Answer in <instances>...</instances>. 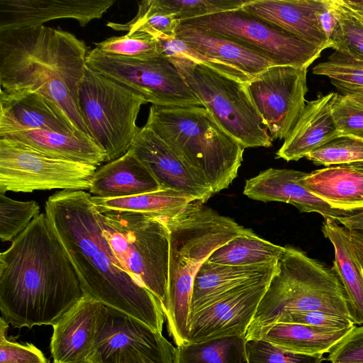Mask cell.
Here are the masks:
<instances>
[{"instance_id":"1","label":"cell","mask_w":363,"mask_h":363,"mask_svg":"<svg viewBox=\"0 0 363 363\" xmlns=\"http://www.w3.org/2000/svg\"><path fill=\"white\" fill-rule=\"evenodd\" d=\"M45 213L77 274L84 296L162 333L165 318L162 303L113 255L91 194L82 190L57 191L45 201Z\"/></svg>"},{"instance_id":"2","label":"cell","mask_w":363,"mask_h":363,"mask_svg":"<svg viewBox=\"0 0 363 363\" xmlns=\"http://www.w3.org/2000/svg\"><path fill=\"white\" fill-rule=\"evenodd\" d=\"M83 296L45 213L1 252L0 310L13 327L53 325Z\"/></svg>"},{"instance_id":"3","label":"cell","mask_w":363,"mask_h":363,"mask_svg":"<svg viewBox=\"0 0 363 363\" xmlns=\"http://www.w3.org/2000/svg\"><path fill=\"white\" fill-rule=\"evenodd\" d=\"M87 52L82 40L61 29L41 26L0 32V91L43 95L79 134L91 137L79 105Z\"/></svg>"},{"instance_id":"4","label":"cell","mask_w":363,"mask_h":363,"mask_svg":"<svg viewBox=\"0 0 363 363\" xmlns=\"http://www.w3.org/2000/svg\"><path fill=\"white\" fill-rule=\"evenodd\" d=\"M164 223L169 230V257L162 307L169 335L179 346L186 342L192 287L199 269L216 249L252 230L197 201Z\"/></svg>"},{"instance_id":"5","label":"cell","mask_w":363,"mask_h":363,"mask_svg":"<svg viewBox=\"0 0 363 363\" xmlns=\"http://www.w3.org/2000/svg\"><path fill=\"white\" fill-rule=\"evenodd\" d=\"M144 126L163 140L214 194L236 178L245 148L203 106L152 105Z\"/></svg>"},{"instance_id":"6","label":"cell","mask_w":363,"mask_h":363,"mask_svg":"<svg viewBox=\"0 0 363 363\" xmlns=\"http://www.w3.org/2000/svg\"><path fill=\"white\" fill-rule=\"evenodd\" d=\"M307 311H325L352 321L346 291L333 267L287 246L247 330L272 324L283 313Z\"/></svg>"},{"instance_id":"7","label":"cell","mask_w":363,"mask_h":363,"mask_svg":"<svg viewBox=\"0 0 363 363\" xmlns=\"http://www.w3.org/2000/svg\"><path fill=\"white\" fill-rule=\"evenodd\" d=\"M99 216L104 236L123 269L162 303L167 294L169 257V230L166 224L134 212L99 211Z\"/></svg>"},{"instance_id":"8","label":"cell","mask_w":363,"mask_h":363,"mask_svg":"<svg viewBox=\"0 0 363 363\" xmlns=\"http://www.w3.org/2000/svg\"><path fill=\"white\" fill-rule=\"evenodd\" d=\"M145 99L128 86L86 67L79 88V110L93 140L110 162L123 155L140 130Z\"/></svg>"},{"instance_id":"9","label":"cell","mask_w":363,"mask_h":363,"mask_svg":"<svg viewBox=\"0 0 363 363\" xmlns=\"http://www.w3.org/2000/svg\"><path fill=\"white\" fill-rule=\"evenodd\" d=\"M218 125L245 148L272 145L246 84L203 65H175Z\"/></svg>"},{"instance_id":"10","label":"cell","mask_w":363,"mask_h":363,"mask_svg":"<svg viewBox=\"0 0 363 363\" xmlns=\"http://www.w3.org/2000/svg\"><path fill=\"white\" fill-rule=\"evenodd\" d=\"M232 40L274 66L308 68L324 49L241 9L179 21Z\"/></svg>"},{"instance_id":"11","label":"cell","mask_w":363,"mask_h":363,"mask_svg":"<svg viewBox=\"0 0 363 363\" xmlns=\"http://www.w3.org/2000/svg\"><path fill=\"white\" fill-rule=\"evenodd\" d=\"M98 167L48 156L0 138V194L39 190H89Z\"/></svg>"},{"instance_id":"12","label":"cell","mask_w":363,"mask_h":363,"mask_svg":"<svg viewBox=\"0 0 363 363\" xmlns=\"http://www.w3.org/2000/svg\"><path fill=\"white\" fill-rule=\"evenodd\" d=\"M86 65L162 106H203L175 65L164 55L147 60L88 50Z\"/></svg>"},{"instance_id":"13","label":"cell","mask_w":363,"mask_h":363,"mask_svg":"<svg viewBox=\"0 0 363 363\" xmlns=\"http://www.w3.org/2000/svg\"><path fill=\"white\" fill-rule=\"evenodd\" d=\"M176 347L142 321L101 303L88 360L94 363H174Z\"/></svg>"},{"instance_id":"14","label":"cell","mask_w":363,"mask_h":363,"mask_svg":"<svg viewBox=\"0 0 363 363\" xmlns=\"http://www.w3.org/2000/svg\"><path fill=\"white\" fill-rule=\"evenodd\" d=\"M307 69L272 66L246 84L272 141L288 136L306 104Z\"/></svg>"},{"instance_id":"15","label":"cell","mask_w":363,"mask_h":363,"mask_svg":"<svg viewBox=\"0 0 363 363\" xmlns=\"http://www.w3.org/2000/svg\"><path fill=\"white\" fill-rule=\"evenodd\" d=\"M269 281L238 289L191 313L186 343L246 335Z\"/></svg>"},{"instance_id":"16","label":"cell","mask_w":363,"mask_h":363,"mask_svg":"<svg viewBox=\"0 0 363 363\" xmlns=\"http://www.w3.org/2000/svg\"><path fill=\"white\" fill-rule=\"evenodd\" d=\"M130 147L161 189L182 192L202 203L214 194L210 186L150 128H140Z\"/></svg>"},{"instance_id":"17","label":"cell","mask_w":363,"mask_h":363,"mask_svg":"<svg viewBox=\"0 0 363 363\" xmlns=\"http://www.w3.org/2000/svg\"><path fill=\"white\" fill-rule=\"evenodd\" d=\"M114 0H0V32L43 26L71 18L82 27L101 18Z\"/></svg>"},{"instance_id":"18","label":"cell","mask_w":363,"mask_h":363,"mask_svg":"<svg viewBox=\"0 0 363 363\" xmlns=\"http://www.w3.org/2000/svg\"><path fill=\"white\" fill-rule=\"evenodd\" d=\"M307 174L294 169L269 168L246 180L243 193L254 200L290 203L300 212L318 213L325 219L337 220L354 213L333 208L311 193L301 182Z\"/></svg>"},{"instance_id":"19","label":"cell","mask_w":363,"mask_h":363,"mask_svg":"<svg viewBox=\"0 0 363 363\" xmlns=\"http://www.w3.org/2000/svg\"><path fill=\"white\" fill-rule=\"evenodd\" d=\"M29 130L82 136L57 106L43 95L35 92L0 91V135Z\"/></svg>"},{"instance_id":"20","label":"cell","mask_w":363,"mask_h":363,"mask_svg":"<svg viewBox=\"0 0 363 363\" xmlns=\"http://www.w3.org/2000/svg\"><path fill=\"white\" fill-rule=\"evenodd\" d=\"M277 268V263L234 266L205 261L194 279L190 314L238 289L271 280Z\"/></svg>"},{"instance_id":"21","label":"cell","mask_w":363,"mask_h":363,"mask_svg":"<svg viewBox=\"0 0 363 363\" xmlns=\"http://www.w3.org/2000/svg\"><path fill=\"white\" fill-rule=\"evenodd\" d=\"M101 306V303L84 296L52 325L50 350L53 363H75L88 359Z\"/></svg>"},{"instance_id":"22","label":"cell","mask_w":363,"mask_h":363,"mask_svg":"<svg viewBox=\"0 0 363 363\" xmlns=\"http://www.w3.org/2000/svg\"><path fill=\"white\" fill-rule=\"evenodd\" d=\"M322 4L323 0H248L242 9L325 50L331 45L318 21Z\"/></svg>"},{"instance_id":"23","label":"cell","mask_w":363,"mask_h":363,"mask_svg":"<svg viewBox=\"0 0 363 363\" xmlns=\"http://www.w3.org/2000/svg\"><path fill=\"white\" fill-rule=\"evenodd\" d=\"M335 92L308 101L294 128L276 153L277 158L297 161L340 135L331 112Z\"/></svg>"},{"instance_id":"24","label":"cell","mask_w":363,"mask_h":363,"mask_svg":"<svg viewBox=\"0 0 363 363\" xmlns=\"http://www.w3.org/2000/svg\"><path fill=\"white\" fill-rule=\"evenodd\" d=\"M176 36L205 56L230 69L245 84L274 66L269 60L232 40L200 29L179 23Z\"/></svg>"},{"instance_id":"25","label":"cell","mask_w":363,"mask_h":363,"mask_svg":"<svg viewBox=\"0 0 363 363\" xmlns=\"http://www.w3.org/2000/svg\"><path fill=\"white\" fill-rule=\"evenodd\" d=\"M161 189L157 181L134 150L97 167L89 189L101 198H121Z\"/></svg>"},{"instance_id":"26","label":"cell","mask_w":363,"mask_h":363,"mask_svg":"<svg viewBox=\"0 0 363 363\" xmlns=\"http://www.w3.org/2000/svg\"><path fill=\"white\" fill-rule=\"evenodd\" d=\"M301 182L333 208L363 210V162L317 169L308 173Z\"/></svg>"},{"instance_id":"27","label":"cell","mask_w":363,"mask_h":363,"mask_svg":"<svg viewBox=\"0 0 363 363\" xmlns=\"http://www.w3.org/2000/svg\"><path fill=\"white\" fill-rule=\"evenodd\" d=\"M354 328L332 331L303 324L276 323L248 330L246 339L262 340L294 353L324 354Z\"/></svg>"},{"instance_id":"28","label":"cell","mask_w":363,"mask_h":363,"mask_svg":"<svg viewBox=\"0 0 363 363\" xmlns=\"http://www.w3.org/2000/svg\"><path fill=\"white\" fill-rule=\"evenodd\" d=\"M50 157L99 167L106 152L89 136L63 134L45 130H21L1 135Z\"/></svg>"},{"instance_id":"29","label":"cell","mask_w":363,"mask_h":363,"mask_svg":"<svg viewBox=\"0 0 363 363\" xmlns=\"http://www.w3.org/2000/svg\"><path fill=\"white\" fill-rule=\"evenodd\" d=\"M323 235L332 243L335 259L333 269L346 291L354 324H363V274L351 241L350 232L335 220L325 218Z\"/></svg>"},{"instance_id":"30","label":"cell","mask_w":363,"mask_h":363,"mask_svg":"<svg viewBox=\"0 0 363 363\" xmlns=\"http://www.w3.org/2000/svg\"><path fill=\"white\" fill-rule=\"evenodd\" d=\"M91 199L99 212H134L163 223L179 214L190 202L194 201L182 192L163 189L121 198L91 196Z\"/></svg>"},{"instance_id":"31","label":"cell","mask_w":363,"mask_h":363,"mask_svg":"<svg viewBox=\"0 0 363 363\" xmlns=\"http://www.w3.org/2000/svg\"><path fill=\"white\" fill-rule=\"evenodd\" d=\"M285 247L250 233L240 235L216 249L208 258L213 263L247 266L277 263Z\"/></svg>"},{"instance_id":"32","label":"cell","mask_w":363,"mask_h":363,"mask_svg":"<svg viewBox=\"0 0 363 363\" xmlns=\"http://www.w3.org/2000/svg\"><path fill=\"white\" fill-rule=\"evenodd\" d=\"M246 335L186 342L176 347L174 363H248Z\"/></svg>"},{"instance_id":"33","label":"cell","mask_w":363,"mask_h":363,"mask_svg":"<svg viewBox=\"0 0 363 363\" xmlns=\"http://www.w3.org/2000/svg\"><path fill=\"white\" fill-rule=\"evenodd\" d=\"M179 21L174 15L165 7L160 0H144L138 3L135 16L125 23L108 22L106 26L114 30L142 31L155 38L174 37Z\"/></svg>"},{"instance_id":"34","label":"cell","mask_w":363,"mask_h":363,"mask_svg":"<svg viewBox=\"0 0 363 363\" xmlns=\"http://www.w3.org/2000/svg\"><path fill=\"white\" fill-rule=\"evenodd\" d=\"M313 73L329 78L338 93L363 90V61L335 51L323 62L315 65Z\"/></svg>"},{"instance_id":"35","label":"cell","mask_w":363,"mask_h":363,"mask_svg":"<svg viewBox=\"0 0 363 363\" xmlns=\"http://www.w3.org/2000/svg\"><path fill=\"white\" fill-rule=\"evenodd\" d=\"M306 157L315 165L325 167L363 162V140L340 134L317 147Z\"/></svg>"},{"instance_id":"36","label":"cell","mask_w":363,"mask_h":363,"mask_svg":"<svg viewBox=\"0 0 363 363\" xmlns=\"http://www.w3.org/2000/svg\"><path fill=\"white\" fill-rule=\"evenodd\" d=\"M40 210L35 201H17L0 194L1 240H14L40 214Z\"/></svg>"},{"instance_id":"37","label":"cell","mask_w":363,"mask_h":363,"mask_svg":"<svg viewBox=\"0 0 363 363\" xmlns=\"http://www.w3.org/2000/svg\"><path fill=\"white\" fill-rule=\"evenodd\" d=\"M100 51L115 55L147 60L161 55L159 43L152 35L135 31L94 43Z\"/></svg>"},{"instance_id":"38","label":"cell","mask_w":363,"mask_h":363,"mask_svg":"<svg viewBox=\"0 0 363 363\" xmlns=\"http://www.w3.org/2000/svg\"><path fill=\"white\" fill-rule=\"evenodd\" d=\"M331 112L340 134L363 140V90L347 94L335 92Z\"/></svg>"},{"instance_id":"39","label":"cell","mask_w":363,"mask_h":363,"mask_svg":"<svg viewBox=\"0 0 363 363\" xmlns=\"http://www.w3.org/2000/svg\"><path fill=\"white\" fill-rule=\"evenodd\" d=\"M340 28L333 42L335 51L363 61V23L353 15L342 0H336Z\"/></svg>"},{"instance_id":"40","label":"cell","mask_w":363,"mask_h":363,"mask_svg":"<svg viewBox=\"0 0 363 363\" xmlns=\"http://www.w3.org/2000/svg\"><path fill=\"white\" fill-rule=\"evenodd\" d=\"M248 0H160L179 22L241 9Z\"/></svg>"},{"instance_id":"41","label":"cell","mask_w":363,"mask_h":363,"mask_svg":"<svg viewBox=\"0 0 363 363\" xmlns=\"http://www.w3.org/2000/svg\"><path fill=\"white\" fill-rule=\"evenodd\" d=\"M248 363H322L323 354H303L289 352L258 339L247 340Z\"/></svg>"},{"instance_id":"42","label":"cell","mask_w":363,"mask_h":363,"mask_svg":"<svg viewBox=\"0 0 363 363\" xmlns=\"http://www.w3.org/2000/svg\"><path fill=\"white\" fill-rule=\"evenodd\" d=\"M276 323L303 324L332 331L355 327V324L347 318L322 311L285 313L276 319L274 323Z\"/></svg>"},{"instance_id":"43","label":"cell","mask_w":363,"mask_h":363,"mask_svg":"<svg viewBox=\"0 0 363 363\" xmlns=\"http://www.w3.org/2000/svg\"><path fill=\"white\" fill-rule=\"evenodd\" d=\"M327 360L334 362H363V325L354 327L329 352Z\"/></svg>"},{"instance_id":"44","label":"cell","mask_w":363,"mask_h":363,"mask_svg":"<svg viewBox=\"0 0 363 363\" xmlns=\"http://www.w3.org/2000/svg\"><path fill=\"white\" fill-rule=\"evenodd\" d=\"M0 363H50L33 344L21 345L9 341L0 335Z\"/></svg>"},{"instance_id":"45","label":"cell","mask_w":363,"mask_h":363,"mask_svg":"<svg viewBox=\"0 0 363 363\" xmlns=\"http://www.w3.org/2000/svg\"><path fill=\"white\" fill-rule=\"evenodd\" d=\"M318 21L332 48L333 42L340 28L336 0H323L322 6L318 12Z\"/></svg>"},{"instance_id":"46","label":"cell","mask_w":363,"mask_h":363,"mask_svg":"<svg viewBox=\"0 0 363 363\" xmlns=\"http://www.w3.org/2000/svg\"><path fill=\"white\" fill-rule=\"evenodd\" d=\"M337 221L349 230H363V210L340 218Z\"/></svg>"},{"instance_id":"47","label":"cell","mask_w":363,"mask_h":363,"mask_svg":"<svg viewBox=\"0 0 363 363\" xmlns=\"http://www.w3.org/2000/svg\"><path fill=\"white\" fill-rule=\"evenodd\" d=\"M350 232L357 259L363 269V230H350Z\"/></svg>"},{"instance_id":"48","label":"cell","mask_w":363,"mask_h":363,"mask_svg":"<svg viewBox=\"0 0 363 363\" xmlns=\"http://www.w3.org/2000/svg\"><path fill=\"white\" fill-rule=\"evenodd\" d=\"M343 2L350 9L363 13V0H343Z\"/></svg>"},{"instance_id":"49","label":"cell","mask_w":363,"mask_h":363,"mask_svg":"<svg viewBox=\"0 0 363 363\" xmlns=\"http://www.w3.org/2000/svg\"><path fill=\"white\" fill-rule=\"evenodd\" d=\"M343 1V0H342ZM345 4V3H344ZM346 5V4H345ZM347 6V5H346ZM347 7L349 9V10L351 11V13L354 15L358 19H359L362 23H363V13L360 12V11H355V10H353L350 8H349L347 6Z\"/></svg>"},{"instance_id":"50","label":"cell","mask_w":363,"mask_h":363,"mask_svg":"<svg viewBox=\"0 0 363 363\" xmlns=\"http://www.w3.org/2000/svg\"><path fill=\"white\" fill-rule=\"evenodd\" d=\"M75 363H94V362L86 359V360H84V361H82V362H75Z\"/></svg>"},{"instance_id":"51","label":"cell","mask_w":363,"mask_h":363,"mask_svg":"<svg viewBox=\"0 0 363 363\" xmlns=\"http://www.w3.org/2000/svg\"><path fill=\"white\" fill-rule=\"evenodd\" d=\"M334 363H363V362H334Z\"/></svg>"},{"instance_id":"52","label":"cell","mask_w":363,"mask_h":363,"mask_svg":"<svg viewBox=\"0 0 363 363\" xmlns=\"http://www.w3.org/2000/svg\"><path fill=\"white\" fill-rule=\"evenodd\" d=\"M361 269H362V268H361ZM362 274H363V269H362Z\"/></svg>"}]
</instances>
